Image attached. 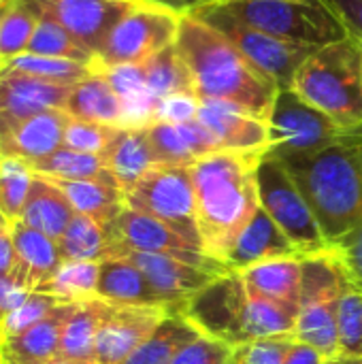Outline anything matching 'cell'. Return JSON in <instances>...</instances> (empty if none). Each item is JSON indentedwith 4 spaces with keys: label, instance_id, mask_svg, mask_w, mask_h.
Returning a JSON list of instances; mask_svg holds the SVG:
<instances>
[{
    "label": "cell",
    "instance_id": "cell-28",
    "mask_svg": "<svg viewBox=\"0 0 362 364\" xmlns=\"http://www.w3.org/2000/svg\"><path fill=\"white\" fill-rule=\"evenodd\" d=\"M11 237H13V245H15L21 271H23V277L28 286L36 290L62 264L58 241L26 226L23 222L11 224Z\"/></svg>",
    "mask_w": 362,
    "mask_h": 364
},
{
    "label": "cell",
    "instance_id": "cell-9",
    "mask_svg": "<svg viewBox=\"0 0 362 364\" xmlns=\"http://www.w3.org/2000/svg\"><path fill=\"white\" fill-rule=\"evenodd\" d=\"M258 194L260 207L294 243L301 256H312L329 247L312 207L290 177L288 168L282 160L269 154H265L258 166Z\"/></svg>",
    "mask_w": 362,
    "mask_h": 364
},
{
    "label": "cell",
    "instance_id": "cell-52",
    "mask_svg": "<svg viewBox=\"0 0 362 364\" xmlns=\"http://www.w3.org/2000/svg\"><path fill=\"white\" fill-rule=\"evenodd\" d=\"M324 364H362V358L358 356H346V354H339L335 358H326Z\"/></svg>",
    "mask_w": 362,
    "mask_h": 364
},
{
    "label": "cell",
    "instance_id": "cell-40",
    "mask_svg": "<svg viewBox=\"0 0 362 364\" xmlns=\"http://www.w3.org/2000/svg\"><path fill=\"white\" fill-rule=\"evenodd\" d=\"M337 328L341 354L362 358V288L350 279L337 301Z\"/></svg>",
    "mask_w": 362,
    "mask_h": 364
},
{
    "label": "cell",
    "instance_id": "cell-8",
    "mask_svg": "<svg viewBox=\"0 0 362 364\" xmlns=\"http://www.w3.org/2000/svg\"><path fill=\"white\" fill-rule=\"evenodd\" d=\"M181 15L137 2L122 15V19L107 34L100 51L96 53V68H115L143 64L162 49L175 45Z\"/></svg>",
    "mask_w": 362,
    "mask_h": 364
},
{
    "label": "cell",
    "instance_id": "cell-2",
    "mask_svg": "<svg viewBox=\"0 0 362 364\" xmlns=\"http://www.w3.org/2000/svg\"><path fill=\"white\" fill-rule=\"evenodd\" d=\"M175 47L190 68L201 100L230 102L269 122L280 90L226 34L194 15H181Z\"/></svg>",
    "mask_w": 362,
    "mask_h": 364
},
{
    "label": "cell",
    "instance_id": "cell-1",
    "mask_svg": "<svg viewBox=\"0 0 362 364\" xmlns=\"http://www.w3.org/2000/svg\"><path fill=\"white\" fill-rule=\"evenodd\" d=\"M262 158L265 151L220 149L190 166L203 252L213 260H226L235 239L260 209L258 166Z\"/></svg>",
    "mask_w": 362,
    "mask_h": 364
},
{
    "label": "cell",
    "instance_id": "cell-38",
    "mask_svg": "<svg viewBox=\"0 0 362 364\" xmlns=\"http://www.w3.org/2000/svg\"><path fill=\"white\" fill-rule=\"evenodd\" d=\"M4 70L23 73L30 77L53 81V83L75 85L77 81L87 77L94 70V66L73 62V60H62V58H45V55H34V53H21V55L13 58L11 62H6Z\"/></svg>",
    "mask_w": 362,
    "mask_h": 364
},
{
    "label": "cell",
    "instance_id": "cell-49",
    "mask_svg": "<svg viewBox=\"0 0 362 364\" xmlns=\"http://www.w3.org/2000/svg\"><path fill=\"white\" fill-rule=\"evenodd\" d=\"M9 275H19L23 277L15 245H13V237H11V228L0 230V277H9ZM26 282V277H23ZM28 284V282H26Z\"/></svg>",
    "mask_w": 362,
    "mask_h": 364
},
{
    "label": "cell",
    "instance_id": "cell-4",
    "mask_svg": "<svg viewBox=\"0 0 362 364\" xmlns=\"http://www.w3.org/2000/svg\"><path fill=\"white\" fill-rule=\"evenodd\" d=\"M181 314L201 335L233 348L267 337H288L297 322L294 311L254 296L237 271H228L196 292Z\"/></svg>",
    "mask_w": 362,
    "mask_h": 364
},
{
    "label": "cell",
    "instance_id": "cell-22",
    "mask_svg": "<svg viewBox=\"0 0 362 364\" xmlns=\"http://www.w3.org/2000/svg\"><path fill=\"white\" fill-rule=\"evenodd\" d=\"M64 111L73 119L94 122L105 126H126L124 102L109 81V77L94 68L87 77L77 81L68 94Z\"/></svg>",
    "mask_w": 362,
    "mask_h": 364
},
{
    "label": "cell",
    "instance_id": "cell-10",
    "mask_svg": "<svg viewBox=\"0 0 362 364\" xmlns=\"http://www.w3.org/2000/svg\"><path fill=\"white\" fill-rule=\"evenodd\" d=\"M348 132L326 113L303 100L294 90H280L269 115V156L277 160L316 154Z\"/></svg>",
    "mask_w": 362,
    "mask_h": 364
},
{
    "label": "cell",
    "instance_id": "cell-20",
    "mask_svg": "<svg viewBox=\"0 0 362 364\" xmlns=\"http://www.w3.org/2000/svg\"><path fill=\"white\" fill-rule=\"evenodd\" d=\"M147 134L158 164L192 166L196 160L222 149L198 119L183 124L151 122L147 126Z\"/></svg>",
    "mask_w": 362,
    "mask_h": 364
},
{
    "label": "cell",
    "instance_id": "cell-26",
    "mask_svg": "<svg viewBox=\"0 0 362 364\" xmlns=\"http://www.w3.org/2000/svg\"><path fill=\"white\" fill-rule=\"evenodd\" d=\"M73 215L75 209L68 203L66 194L51 179L34 175L19 222L58 241Z\"/></svg>",
    "mask_w": 362,
    "mask_h": 364
},
{
    "label": "cell",
    "instance_id": "cell-14",
    "mask_svg": "<svg viewBox=\"0 0 362 364\" xmlns=\"http://www.w3.org/2000/svg\"><path fill=\"white\" fill-rule=\"evenodd\" d=\"M109 258H126L132 264H137L149 279L151 288L162 296V301L179 309H183L186 303L196 292L207 288L218 277L226 275V273H218L205 267L190 264L173 256L143 254V252H132V250H124L117 245H111Z\"/></svg>",
    "mask_w": 362,
    "mask_h": 364
},
{
    "label": "cell",
    "instance_id": "cell-12",
    "mask_svg": "<svg viewBox=\"0 0 362 364\" xmlns=\"http://www.w3.org/2000/svg\"><path fill=\"white\" fill-rule=\"evenodd\" d=\"M107 232L111 237V245L132 252H143V254L173 256L196 267H205L218 273H228V267L224 262L213 260L203 250L194 247L183 237H179L164 222L145 215L141 211H132L124 207V211L107 226Z\"/></svg>",
    "mask_w": 362,
    "mask_h": 364
},
{
    "label": "cell",
    "instance_id": "cell-56",
    "mask_svg": "<svg viewBox=\"0 0 362 364\" xmlns=\"http://www.w3.org/2000/svg\"><path fill=\"white\" fill-rule=\"evenodd\" d=\"M130 2H139V0H130Z\"/></svg>",
    "mask_w": 362,
    "mask_h": 364
},
{
    "label": "cell",
    "instance_id": "cell-47",
    "mask_svg": "<svg viewBox=\"0 0 362 364\" xmlns=\"http://www.w3.org/2000/svg\"><path fill=\"white\" fill-rule=\"evenodd\" d=\"M34 290L19 275L0 277V320L13 314Z\"/></svg>",
    "mask_w": 362,
    "mask_h": 364
},
{
    "label": "cell",
    "instance_id": "cell-51",
    "mask_svg": "<svg viewBox=\"0 0 362 364\" xmlns=\"http://www.w3.org/2000/svg\"><path fill=\"white\" fill-rule=\"evenodd\" d=\"M324 360L326 358L318 350H314L312 346H305V343L294 341L284 364H324Z\"/></svg>",
    "mask_w": 362,
    "mask_h": 364
},
{
    "label": "cell",
    "instance_id": "cell-3",
    "mask_svg": "<svg viewBox=\"0 0 362 364\" xmlns=\"http://www.w3.org/2000/svg\"><path fill=\"white\" fill-rule=\"evenodd\" d=\"M312 207L329 243L341 241L362 220V128L337 143L282 160Z\"/></svg>",
    "mask_w": 362,
    "mask_h": 364
},
{
    "label": "cell",
    "instance_id": "cell-45",
    "mask_svg": "<svg viewBox=\"0 0 362 364\" xmlns=\"http://www.w3.org/2000/svg\"><path fill=\"white\" fill-rule=\"evenodd\" d=\"M201 98L194 92H177L169 94L158 100L154 122H166V124H183L198 117Z\"/></svg>",
    "mask_w": 362,
    "mask_h": 364
},
{
    "label": "cell",
    "instance_id": "cell-25",
    "mask_svg": "<svg viewBox=\"0 0 362 364\" xmlns=\"http://www.w3.org/2000/svg\"><path fill=\"white\" fill-rule=\"evenodd\" d=\"M98 299L117 307H160L166 305L151 288L145 273L126 258H107L100 262ZM173 307V305H169Z\"/></svg>",
    "mask_w": 362,
    "mask_h": 364
},
{
    "label": "cell",
    "instance_id": "cell-23",
    "mask_svg": "<svg viewBox=\"0 0 362 364\" xmlns=\"http://www.w3.org/2000/svg\"><path fill=\"white\" fill-rule=\"evenodd\" d=\"M254 296L277 303L299 316L301 311V256L275 258L237 271Z\"/></svg>",
    "mask_w": 362,
    "mask_h": 364
},
{
    "label": "cell",
    "instance_id": "cell-24",
    "mask_svg": "<svg viewBox=\"0 0 362 364\" xmlns=\"http://www.w3.org/2000/svg\"><path fill=\"white\" fill-rule=\"evenodd\" d=\"M102 160L119 188L124 192L130 190L151 166L158 164L149 143L147 126H119L105 149Z\"/></svg>",
    "mask_w": 362,
    "mask_h": 364
},
{
    "label": "cell",
    "instance_id": "cell-31",
    "mask_svg": "<svg viewBox=\"0 0 362 364\" xmlns=\"http://www.w3.org/2000/svg\"><path fill=\"white\" fill-rule=\"evenodd\" d=\"M292 337L299 343L312 346L324 358L339 356L341 348L337 328V301H320L301 307Z\"/></svg>",
    "mask_w": 362,
    "mask_h": 364
},
{
    "label": "cell",
    "instance_id": "cell-30",
    "mask_svg": "<svg viewBox=\"0 0 362 364\" xmlns=\"http://www.w3.org/2000/svg\"><path fill=\"white\" fill-rule=\"evenodd\" d=\"M198 337L201 333L186 320L181 309H175L122 364H171L188 343Z\"/></svg>",
    "mask_w": 362,
    "mask_h": 364
},
{
    "label": "cell",
    "instance_id": "cell-44",
    "mask_svg": "<svg viewBox=\"0 0 362 364\" xmlns=\"http://www.w3.org/2000/svg\"><path fill=\"white\" fill-rule=\"evenodd\" d=\"M233 346L201 335L192 343H188L171 364H230Z\"/></svg>",
    "mask_w": 362,
    "mask_h": 364
},
{
    "label": "cell",
    "instance_id": "cell-34",
    "mask_svg": "<svg viewBox=\"0 0 362 364\" xmlns=\"http://www.w3.org/2000/svg\"><path fill=\"white\" fill-rule=\"evenodd\" d=\"M98 275L100 262H62L58 271L36 288V292L51 294L62 303L98 299Z\"/></svg>",
    "mask_w": 362,
    "mask_h": 364
},
{
    "label": "cell",
    "instance_id": "cell-57",
    "mask_svg": "<svg viewBox=\"0 0 362 364\" xmlns=\"http://www.w3.org/2000/svg\"><path fill=\"white\" fill-rule=\"evenodd\" d=\"M0 364H2V358H0Z\"/></svg>",
    "mask_w": 362,
    "mask_h": 364
},
{
    "label": "cell",
    "instance_id": "cell-43",
    "mask_svg": "<svg viewBox=\"0 0 362 364\" xmlns=\"http://www.w3.org/2000/svg\"><path fill=\"white\" fill-rule=\"evenodd\" d=\"M294 337H267L233 348L230 364H284Z\"/></svg>",
    "mask_w": 362,
    "mask_h": 364
},
{
    "label": "cell",
    "instance_id": "cell-32",
    "mask_svg": "<svg viewBox=\"0 0 362 364\" xmlns=\"http://www.w3.org/2000/svg\"><path fill=\"white\" fill-rule=\"evenodd\" d=\"M58 250L62 262H102L109 258L111 237L100 222L75 213L58 239Z\"/></svg>",
    "mask_w": 362,
    "mask_h": 364
},
{
    "label": "cell",
    "instance_id": "cell-16",
    "mask_svg": "<svg viewBox=\"0 0 362 364\" xmlns=\"http://www.w3.org/2000/svg\"><path fill=\"white\" fill-rule=\"evenodd\" d=\"M73 85L53 83L23 73L2 70L0 75V136L19 122L47 111L64 109Z\"/></svg>",
    "mask_w": 362,
    "mask_h": 364
},
{
    "label": "cell",
    "instance_id": "cell-35",
    "mask_svg": "<svg viewBox=\"0 0 362 364\" xmlns=\"http://www.w3.org/2000/svg\"><path fill=\"white\" fill-rule=\"evenodd\" d=\"M141 68H143L145 83H147L149 92L158 100L169 94H177V92H194L190 68L183 62V58L175 45L151 55L147 62L141 64Z\"/></svg>",
    "mask_w": 362,
    "mask_h": 364
},
{
    "label": "cell",
    "instance_id": "cell-27",
    "mask_svg": "<svg viewBox=\"0 0 362 364\" xmlns=\"http://www.w3.org/2000/svg\"><path fill=\"white\" fill-rule=\"evenodd\" d=\"M49 179V177H47ZM68 198L75 213L109 226L126 207L124 190L115 179H51Z\"/></svg>",
    "mask_w": 362,
    "mask_h": 364
},
{
    "label": "cell",
    "instance_id": "cell-5",
    "mask_svg": "<svg viewBox=\"0 0 362 364\" xmlns=\"http://www.w3.org/2000/svg\"><path fill=\"white\" fill-rule=\"evenodd\" d=\"M290 90L341 128H362L361 41L348 36L318 47L297 70Z\"/></svg>",
    "mask_w": 362,
    "mask_h": 364
},
{
    "label": "cell",
    "instance_id": "cell-33",
    "mask_svg": "<svg viewBox=\"0 0 362 364\" xmlns=\"http://www.w3.org/2000/svg\"><path fill=\"white\" fill-rule=\"evenodd\" d=\"M34 175L49 177V179H115L107 166L102 156L96 154H83L68 147H60L58 151L49 154L47 158H41L32 164H28Z\"/></svg>",
    "mask_w": 362,
    "mask_h": 364
},
{
    "label": "cell",
    "instance_id": "cell-11",
    "mask_svg": "<svg viewBox=\"0 0 362 364\" xmlns=\"http://www.w3.org/2000/svg\"><path fill=\"white\" fill-rule=\"evenodd\" d=\"M194 17L203 19L205 23L213 26L222 34H226L233 45L271 81L277 85V90H290L297 70L301 64L318 49V47H307V45H297L284 38H277L273 34H267L262 30L250 28L218 6L205 9L194 13Z\"/></svg>",
    "mask_w": 362,
    "mask_h": 364
},
{
    "label": "cell",
    "instance_id": "cell-13",
    "mask_svg": "<svg viewBox=\"0 0 362 364\" xmlns=\"http://www.w3.org/2000/svg\"><path fill=\"white\" fill-rule=\"evenodd\" d=\"M38 19H49L62 26L94 55L100 51L111 28L126 15L130 0H19ZM141 2V0H139Z\"/></svg>",
    "mask_w": 362,
    "mask_h": 364
},
{
    "label": "cell",
    "instance_id": "cell-6",
    "mask_svg": "<svg viewBox=\"0 0 362 364\" xmlns=\"http://www.w3.org/2000/svg\"><path fill=\"white\" fill-rule=\"evenodd\" d=\"M218 9L250 28L297 45L324 47L348 38L346 28L322 0H230Z\"/></svg>",
    "mask_w": 362,
    "mask_h": 364
},
{
    "label": "cell",
    "instance_id": "cell-7",
    "mask_svg": "<svg viewBox=\"0 0 362 364\" xmlns=\"http://www.w3.org/2000/svg\"><path fill=\"white\" fill-rule=\"evenodd\" d=\"M124 198L128 209L164 222L188 243L203 250L190 166L156 164L130 190L124 192Z\"/></svg>",
    "mask_w": 362,
    "mask_h": 364
},
{
    "label": "cell",
    "instance_id": "cell-17",
    "mask_svg": "<svg viewBox=\"0 0 362 364\" xmlns=\"http://www.w3.org/2000/svg\"><path fill=\"white\" fill-rule=\"evenodd\" d=\"M228 151H269V122L222 100H201L196 117Z\"/></svg>",
    "mask_w": 362,
    "mask_h": 364
},
{
    "label": "cell",
    "instance_id": "cell-53",
    "mask_svg": "<svg viewBox=\"0 0 362 364\" xmlns=\"http://www.w3.org/2000/svg\"><path fill=\"white\" fill-rule=\"evenodd\" d=\"M45 364H98L96 360H68V358H55Z\"/></svg>",
    "mask_w": 362,
    "mask_h": 364
},
{
    "label": "cell",
    "instance_id": "cell-41",
    "mask_svg": "<svg viewBox=\"0 0 362 364\" xmlns=\"http://www.w3.org/2000/svg\"><path fill=\"white\" fill-rule=\"evenodd\" d=\"M58 305H62L60 299L34 290L13 314H9L6 318L0 320V341L26 333L30 326H34L45 316H49Z\"/></svg>",
    "mask_w": 362,
    "mask_h": 364
},
{
    "label": "cell",
    "instance_id": "cell-29",
    "mask_svg": "<svg viewBox=\"0 0 362 364\" xmlns=\"http://www.w3.org/2000/svg\"><path fill=\"white\" fill-rule=\"evenodd\" d=\"M111 303L102 299H90L77 303L73 316L68 318L62 341H60V354L58 358L68 360H94L96 356V337L111 311Z\"/></svg>",
    "mask_w": 362,
    "mask_h": 364
},
{
    "label": "cell",
    "instance_id": "cell-15",
    "mask_svg": "<svg viewBox=\"0 0 362 364\" xmlns=\"http://www.w3.org/2000/svg\"><path fill=\"white\" fill-rule=\"evenodd\" d=\"M179 307H117L113 305L96 337L98 364H122L158 326Z\"/></svg>",
    "mask_w": 362,
    "mask_h": 364
},
{
    "label": "cell",
    "instance_id": "cell-36",
    "mask_svg": "<svg viewBox=\"0 0 362 364\" xmlns=\"http://www.w3.org/2000/svg\"><path fill=\"white\" fill-rule=\"evenodd\" d=\"M26 53L73 60V62H81V64L96 68V55L83 43H79L73 34H68L62 26H58L55 21H49V19L36 21V28L28 43Z\"/></svg>",
    "mask_w": 362,
    "mask_h": 364
},
{
    "label": "cell",
    "instance_id": "cell-19",
    "mask_svg": "<svg viewBox=\"0 0 362 364\" xmlns=\"http://www.w3.org/2000/svg\"><path fill=\"white\" fill-rule=\"evenodd\" d=\"M77 303H62L26 333L0 341L2 364H45L60 354V341Z\"/></svg>",
    "mask_w": 362,
    "mask_h": 364
},
{
    "label": "cell",
    "instance_id": "cell-37",
    "mask_svg": "<svg viewBox=\"0 0 362 364\" xmlns=\"http://www.w3.org/2000/svg\"><path fill=\"white\" fill-rule=\"evenodd\" d=\"M38 17L19 0H0V64L26 53Z\"/></svg>",
    "mask_w": 362,
    "mask_h": 364
},
{
    "label": "cell",
    "instance_id": "cell-21",
    "mask_svg": "<svg viewBox=\"0 0 362 364\" xmlns=\"http://www.w3.org/2000/svg\"><path fill=\"white\" fill-rule=\"evenodd\" d=\"M288 256L301 254L294 247V243L284 235V230L271 220V215L260 207L250 220V224L235 239L224 262L228 271H243L252 264Z\"/></svg>",
    "mask_w": 362,
    "mask_h": 364
},
{
    "label": "cell",
    "instance_id": "cell-46",
    "mask_svg": "<svg viewBox=\"0 0 362 364\" xmlns=\"http://www.w3.org/2000/svg\"><path fill=\"white\" fill-rule=\"evenodd\" d=\"M329 245L335 250L350 282L362 288V220L352 228L350 235H346L341 241L329 243Z\"/></svg>",
    "mask_w": 362,
    "mask_h": 364
},
{
    "label": "cell",
    "instance_id": "cell-50",
    "mask_svg": "<svg viewBox=\"0 0 362 364\" xmlns=\"http://www.w3.org/2000/svg\"><path fill=\"white\" fill-rule=\"evenodd\" d=\"M141 2H147V4L173 11L177 15H194L198 11L224 4V2H230V0H141Z\"/></svg>",
    "mask_w": 362,
    "mask_h": 364
},
{
    "label": "cell",
    "instance_id": "cell-55",
    "mask_svg": "<svg viewBox=\"0 0 362 364\" xmlns=\"http://www.w3.org/2000/svg\"><path fill=\"white\" fill-rule=\"evenodd\" d=\"M2 70H4V68H2V64H0V75H2Z\"/></svg>",
    "mask_w": 362,
    "mask_h": 364
},
{
    "label": "cell",
    "instance_id": "cell-42",
    "mask_svg": "<svg viewBox=\"0 0 362 364\" xmlns=\"http://www.w3.org/2000/svg\"><path fill=\"white\" fill-rule=\"evenodd\" d=\"M117 128L119 126H105V124L81 122V119L70 117L66 132H64V147L75 149V151H83V154L102 156Z\"/></svg>",
    "mask_w": 362,
    "mask_h": 364
},
{
    "label": "cell",
    "instance_id": "cell-48",
    "mask_svg": "<svg viewBox=\"0 0 362 364\" xmlns=\"http://www.w3.org/2000/svg\"><path fill=\"white\" fill-rule=\"evenodd\" d=\"M346 28L348 36L362 43V0H322Z\"/></svg>",
    "mask_w": 362,
    "mask_h": 364
},
{
    "label": "cell",
    "instance_id": "cell-39",
    "mask_svg": "<svg viewBox=\"0 0 362 364\" xmlns=\"http://www.w3.org/2000/svg\"><path fill=\"white\" fill-rule=\"evenodd\" d=\"M32 179L34 173L26 162L0 156V211L11 224L21 218Z\"/></svg>",
    "mask_w": 362,
    "mask_h": 364
},
{
    "label": "cell",
    "instance_id": "cell-18",
    "mask_svg": "<svg viewBox=\"0 0 362 364\" xmlns=\"http://www.w3.org/2000/svg\"><path fill=\"white\" fill-rule=\"evenodd\" d=\"M70 115L64 109L41 111L0 136V156L32 164L64 147V132Z\"/></svg>",
    "mask_w": 362,
    "mask_h": 364
},
{
    "label": "cell",
    "instance_id": "cell-54",
    "mask_svg": "<svg viewBox=\"0 0 362 364\" xmlns=\"http://www.w3.org/2000/svg\"><path fill=\"white\" fill-rule=\"evenodd\" d=\"M4 228H11V222L2 215V211H0V230H4Z\"/></svg>",
    "mask_w": 362,
    "mask_h": 364
}]
</instances>
